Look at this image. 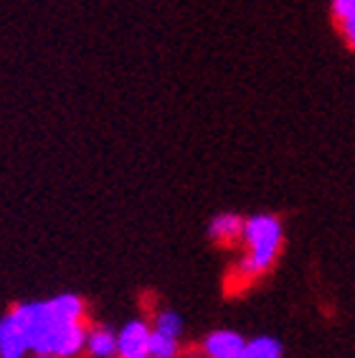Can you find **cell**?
<instances>
[{"mask_svg":"<svg viewBox=\"0 0 355 358\" xmlns=\"http://www.w3.org/2000/svg\"><path fill=\"white\" fill-rule=\"evenodd\" d=\"M282 241H284V229L282 221L272 214H256L252 219H244V234L241 244L246 247L244 259L239 262L241 280L264 275L280 257Z\"/></svg>","mask_w":355,"mask_h":358,"instance_id":"obj_1","label":"cell"},{"mask_svg":"<svg viewBox=\"0 0 355 358\" xmlns=\"http://www.w3.org/2000/svg\"><path fill=\"white\" fill-rule=\"evenodd\" d=\"M147 338L150 328L140 320L130 323L117 336V356L119 358H145L147 356Z\"/></svg>","mask_w":355,"mask_h":358,"instance_id":"obj_2","label":"cell"},{"mask_svg":"<svg viewBox=\"0 0 355 358\" xmlns=\"http://www.w3.org/2000/svg\"><path fill=\"white\" fill-rule=\"evenodd\" d=\"M241 234H244V216H239V214H219V216H213V221L208 224V236H211V241L224 244V247L239 244Z\"/></svg>","mask_w":355,"mask_h":358,"instance_id":"obj_3","label":"cell"},{"mask_svg":"<svg viewBox=\"0 0 355 358\" xmlns=\"http://www.w3.org/2000/svg\"><path fill=\"white\" fill-rule=\"evenodd\" d=\"M244 338L231 331H216L205 338L203 353L205 358H239L244 351Z\"/></svg>","mask_w":355,"mask_h":358,"instance_id":"obj_4","label":"cell"},{"mask_svg":"<svg viewBox=\"0 0 355 358\" xmlns=\"http://www.w3.org/2000/svg\"><path fill=\"white\" fill-rule=\"evenodd\" d=\"M28 351L26 333L13 317L6 315L0 320V358H23Z\"/></svg>","mask_w":355,"mask_h":358,"instance_id":"obj_5","label":"cell"},{"mask_svg":"<svg viewBox=\"0 0 355 358\" xmlns=\"http://www.w3.org/2000/svg\"><path fill=\"white\" fill-rule=\"evenodd\" d=\"M330 10L342 34L345 46L353 51L355 48V0H330Z\"/></svg>","mask_w":355,"mask_h":358,"instance_id":"obj_6","label":"cell"},{"mask_svg":"<svg viewBox=\"0 0 355 358\" xmlns=\"http://www.w3.org/2000/svg\"><path fill=\"white\" fill-rule=\"evenodd\" d=\"M89 353L96 358H110L117 353V336L107 328H96V331L87 333V343Z\"/></svg>","mask_w":355,"mask_h":358,"instance_id":"obj_7","label":"cell"},{"mask_svg":"<svg viewBox=\"0 0 355 358\" xmlns=\"http://www.w3.org/2000/svg\"><path fill=\"white\" fill-rule=\"evenodd\" d=\"M180 348H178V341L171 336H165L160 331H150L147 338V356L152 358H178Z\"/></svg>","mask_w":355,"mask_h":358,"instance_id":"obj_8","label":"cell"},{"mask_svg":"<svg viewBox=\"0 0 355 358\" xmlns=\"http://www.w3.org/2000/svg\"><path fill=\"white\" fill-rule=\"evenodd\" d=\"M239 358H282V343L274 338H256L252 343H244Z\"/></svg>","mask_w":355,"mask_h":358,"instance_id":"obj_9","label":"cell"},{"mask_svg":"<svg viewBox=\"0 0 355 358\" xmlns=\"http://www.w3.org/2000/svg\"><path fill=\"white\" fill-rule=\"evenodd\" d=\"M51 310L64 320H84V303L82 297L76 295H59L56 300H51Z\"/></svg>","mask_w":355,"mask_h":358,"instance_id":"obj_10","label":"cell"},{"mask_svg":"<svg viewBox=\"0 0 355 358\" xmlns=\"http://www.w3.org/2000/svg\"><path fill=\"white\" fill-rule=\"evenodd\" d=\"M155 331L165 333V336H171L178 341V336H180V331H183V320H180V315L173 310H165L157 315V323H155Z\"/></svg>","mask_w":355,"mask_h":358,"instance_id":"obj_11","label":"cell"},{"mask_svg":"<svg viewBox=\"0 0 355 358\" xmlns=\"http://www.w3.org/2000/svg\"><path fill=\"white\" fill-rule=\"evenodd\" d=\"M38 358H54V356H38Z\"/></svg>","mask_w":355,"mask_h":358,"instance_id":"obj_12","label":"cell"},{"mask_svg":"<svg viewBox=\"0 0 355 358\" xmlns=\"http://www.w3.org/2000/svg\"><path fill=\"white\" fill-rule=\"evenodd\" d=\"M145 358H152V356H145Z\"/></svg>","mask_w":355,"mask_h":358,"instance_id":"obj_13","label":"cell"}]
</instances>
